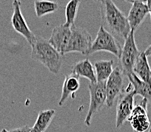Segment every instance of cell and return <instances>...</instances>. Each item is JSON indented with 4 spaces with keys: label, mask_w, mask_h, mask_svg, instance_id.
Instances as JSON below:
<instances>
[{
    "label": "cell",
    "mask_w": 151,
    "mask_h": 132,
    "mask_svg": "<svg viewBox=\"0 0 151 132\" xmlns=\"http://www.w3.org/2000/svg\"><path fill=\"white\" fill-rule=\"evenodd\" d=\"M80 88V77L76 75L71 74L66 75L65 78L63 86H62V96L59 101V105L62 106L69 96L73 95V98H75V93Z\"/></svg>",
    "instance_id": "4fadbf2b"
},
{
    "label": "cell",
    "mask_w": 151,
    "mask_h": 132,
    "mask_svg": "<svg viewBox=\"0 0 151 132\" xmlns=\"http://www.w3.org/2000/svg\"><path fill=\"white\" fill-rule=\"evenodd\" d=\"M78 77H85L90 80V83H96V73L93 65L89 59H85L75 63L71 68V73Z\"/></svg>",
    "instance_id": "5bb4252c"
},
{
    "label": "cell",
    "mask_w": 151,
    "mask_h": 132,
    "mask_svg": "<svg viewBox=\"0 0 151 132\" xmlns=\"http://www.w3.org/2000/svg\"><path fill=\"white\" fill-rule=\"evenodd\" d=\"M100 2V14L103 24L111 34L125 40L132 30L127 17L112 0H101Z\"/></svg>",
    "instance_id": "6da1fadb"
},
{
    "label": "cell",
    "mask_w": 151,
    "mask_h": 132,
    "mask_svg": "<svg viewBox=\"0 0 151 132\" xmlns=\"http://www.w3.org/2000/svg\"><path fill=\"white\" fill-rule=\"evenodd\" d=\"M135 93L132 84H128L124 90L118 97L116 105V128H119L124 124L134 109V98Z\"/></svg>",
    "instance_id": "52a82bcc"
},
{
    "label": "cell",
    "mask_w": 151,
    "mask_h": 132,
    "mask_svg": "<svg viewBox=\"0 0 151 132\" xmlns=\"http://www.w3.org/2000/svg\"><path fill=\"white\" fill-rule=\"evenodd\" d=\"M128 2H131V3H134V2H143V3H145L147 2V0H124Z\"/></svg>",
    "instance_id": "603a6c76"
},
{
    "label": "cell",
    "mask_w": 151,
    "mask_h": 132,
    "mask_svg": "<svg viewBox=\"0 0 151 132\" xmlns=\"http://www.w3.org/2000/svg\"><path fill=\"white\" fill-rule=\"evenodd\" d=\"M147 100L143 99L138 105L134 106L128 120L134 132H146L151 124L147 114Z\"/></svg>",
    "instance_id": "30bf717a"
},
{
    "label": "cell",
    "mask_w": 151,
    "mask_h": 132,
    "mask_svg": "<svg viewBox=\"0 0 151 132\" xmlns=\"http://www.w3.org/2000/svg\"><path fill=\"white\" fill-rule=\"evenodd\" d=\"M149 13L147 4L143 2H134L130 9L127 17L131 30L134 31L144 22V18Z\"/></svg>",
    "instance_id": "7c38bea8"
},
{
    "label": "cell",
    "mask_w": 151,
    "mask_h": 132,
    "mask_svg": "<svg viewBox=\"0 0 151 132\" xmlns=\"http://www.w3.org/2000/svg\"><path fill=\"white\" fill-rule=\"evenodd\" d=\"M81 0H70L65 7L66 22L65 24L68 27H72L75 25V21L76 18L78 11Z\"/></svg>",
    "instance_id": "ffe728a7"
},
{
    "label": "cell",
    "mask_w": 151,
    "mask_h": 132,
    "mask_svg": "<svg viewBox=\"0 0 151 132\" xmlns=\"http://www.w3.org/2000/svg\"><path fill=\"white\" fill-rule=\"evenodd\" d=\"M96 1H101V0H96Z\"/></svg>",
    "instance_id": "83f0119b"
},
{
    "label": "cell",
    "mask_w": 151,
    "mask_h": 132,
    "mask_svg": "<svg viewBox=\"0 0 151 132\" xmlns=\"http://www.w3.org/2000/svg\"><path fill=\"white\" fill-rule=\"evenodd\" d=\"M124 74L120 66L113 70L112 75L106 81V104L108 107H112L115 100L124 90Z\"/></svg>",
    "instance_id": "ba28073f"
},
{
    "label": "cell",
    "mask_w": 151,
    "mask_h": 132,
    "mask_svg": "<svg viewBox=\"0 0 151 132\" xmlns=\"http://www.w3.org/2000/svg\"><path fill=\"white\" fill-rule=\"evenodd\" d=\"M148 132H151V125H150V128H149V131Z\"/></svg>",
    "instance_id": "4316f807"
},
{
    "label": "cell",
    "mask_w": 151,
    "mask_h": 132,
    "mask_svg": "<svg viewBox=\"0 0 151 132\" xmlns=\"http://www.w3.org/2000/svg\"><path fill=\"white\" fill-rule=\"evenodd\" d=\"M30 132H40V131H38L37 129H36L34 127H33V128H31V129H30Z\"/></svg>",
    "instance_id": "d4e9b609"
},
{
    "label": "cell",
    "mask_w": 151,
    "mask_h": 132,
    "mask_svg": "<svg viewBox=\"0 0 151 132\" xmlns=\"http://www.w3.org/2000/svg\"><path fill=\"white\" fill-rule=\"evenodd\" d=\"M1 132H9V131L6 130V129H2V130L1 131Z\"/></svg>",
    "instance_id": "484cf974"
},
{
    "label": "cell",
    "mask_w": 151,
    "mask_h": 132,
    "mask_svg": "<svg viewBox=\"0 0 151 132\" xmlns=\"http://www.w3.org/2000/svg\"><path fill=\"white\" fill-rule=\"evenodd\" d=\"M121 45L119 44L117 39L109 31L101 25L98 30L97 35L94 41H93L91 49L87 52V55L94 53L96 52L105 51L113 54L119 59L122 53Z\"/></svg>",
    "instance_id": "3957f363"
},
{
    "label": "cell",
    "mask_w": 151,
    "mask_h": 132,
    "mask_svg": "<svg viewBox=\"0 0 151 132\" xmlns=\"http://www.w3.org/2000/svg\"><path fill=\"white\" fill-rule=\"evenodd\" d=\"M55 111L54 109L41 111L38 114L34 127L40 132H44L50 126V123L55 116Z\"/></svg>",
    "instance_id": "d6986e66"
},
{
    "label": "cell",
    "mask_w": 151,
    "mask_h": 132,
    "mask_svg": "<svg viewBox=\"0 0 151 132\" xmlns=\"http://www.w3.org/2000/svg\"><path fill=\"white\" fill-rule=\"evenodd\" d=\"M71 27L66 26L65 24L56 26L52 30L49 43L62 55H65V50L71 37Z\"/></svg>",
    "instance_id": "8fae6325"
},
{
    "label": "cell",
    "mask_w": 151,
    "mask_h": 132,
    "mask_svg": "<svg viewBox=\"0 0 151 132\" xmlns=\"http://www.w3.org/2000/svg\"><path fill=\"white\" fill-rule=\"evenodd\" d=\"M13 14L12 17V24L14 30L26 39L27 43L31 46L36 39V36L31 31L26 22L22 12V2L20 0H13Z\"/></svg>",
    "instance_id": "9c48e42d"
},
{
    "label": "cell",
    "mask_w": 151,
    "mask_h": 132,
    "mask_svg": "<svg viewBox=\"0 0 151 132\" xmlns=\"http://www.w3.org/2000/svg\"><path fill=\"white\" fill-rule=\"evenodd\" d=\"M59 4L56 2H52L48 0H36L34 2L36 14L38 18L55 12L59 9Z\"/></svg>",
    "instance_id": "ac0fdd59"
},
{
    "label": "cell",
    "mask_w": 151,
    "mask_h": 132,
    "mask_svg": "<svg viewBox=\"0 0 151 132\" xmlns=\"http://www.w3.org/2000/svg\"><path fill=\"white\" fill-rule=\"evenodd\" d=\"M140 54V51H139L135 42L134 31L131 30L129 35L124 40V47L119 59L124 75H128L133 72L134 66Z\"/></svg>",
    "instance_id": "277c9868"
},
{
    "label": "cell",
    "mask_w": 151,
    "mask_h": 132,
    "mask_svg": "<svg viewBox=\"0 0 151 132\" xmlns=\"http://www.w3.org/2000/svg\"><path fill=\"white\" fill-rule=\"evenodd\" d=\"M30 129H31V128H30L27 125H25V126L21 127V128L9 131V132H30Z\"/></svg>",
    "instance_id": "44dd1931"
},
{
    "label": "cell",
    "mask_w": 151,
    "mask_h": 132,
    "mask_svg": "<svg viewBox=\"0 0 151 132\" xmlns=\"http://www.w3.org/2000/svg\"><path fill=\"white\" fill-rule=\"evenodd\" d=\"M71 33L69 42L65 50V54L68 52H80L87 55L93 40L91 34L87 30L75 25L71 27Z\"/></svg>",
    "instance_id": "5b68a950"
},
{
    "label": "cell",
    "mask_w": 151,
    "mask_h": 132,
    "mask_svg": "<svg viewBox=\"0 0 151 132\" xmlns=\"http://www.w3.org/2000/svg\"><path fill=\"white\" fill-rule=\"evenodd\" d=\"M144 53H145L147 57H148V56H151V44L150 45L149 47L147 48V50L144 51Z\"/></svg>",
    "instance_id": "7402d4cb"
},
{
    "label": "cell",
    "mask_w": 151,
    "mask_h": 132,
    "mask_svg": "<svg viewBox=\"0 0 151 132\" xmlns=\"http://www.w3.org/2000/svg\"><path fill=\"white\" fill-rule=\"evenodd\" d=\"M147 6L148 11H149L150 14L151 18V0H147Z\"/></svg>",
    "instance_id": "cb8c5ba5"
},
{
    "label": "cell",
    "mask_w": 151,
    "mask_h": 132,
    "mask_svg": "<svg viewBox=\"0 0 151 132\" xmlns=\"http://www.w3.org/2000/svg\"><path fill=\"white\" fill-rule=\"evenodd\" d=\"M129 83L132 84L135 95H139L143 99L151 103V84L140 80L134 72L126 75Z\"/></svg>",
    "instance_id": "2e32d148"
},
{
    "label": "cell",
    "mask_w": 151,
    "mask_h": 132,
    "mask_svg": "<svg viewBox=\"0 0 151 132\" xmlns=\"http://www.w3.org/2000/svg\"><path fill=\"white\" fill-rule=\"evenodd\" d=\"M90 91V106L87 114L86 116L84 123L87 126L91 125V119L93 115L100 111L106 100V82H96L95 84L90 83L88 84Z\"/></svg>",
    "instance_id": "8992f818"
},
{
    "label": "cell",
    "mask_w": 151,
    "mask_h": 132,
    "mask_svg": "<svg viewBox=\"0 0 151 132\" xmlns=\"http://www.w3.org/2000/svg\"><path fill=\"white\" fill-rule=\"evenodd\" d=\"M114 60L98 61L93 64L97 82H106L113 72Z\"/></svg>",
    "instance_id": "e0dca14e"
},
{
    "label": "cell",
    "mask_w": 151,
    "mask_h": 132,
    "mask_svg": "<svg viewBox=\"0 0 151 132\" xmlns=\"http://www.w3.org/2000/svg\"><path fill=\"white\" fill-rule=\"evenodd\" d=\"M31 48L32 59L40 62L52 73L58 74L60 72L63 64V55L52 47L49 40L40 37H36Z\"/></svg>",
    "instance_id": "7a4b0ae2"
},
{
    "label": "cell",
    "mask_w": 151,
    "mask_h": 132,
    "mask_svg": "<svg viewBox=\"0 0 151 132\" xmlns=\"http://www.w3.org/2000/svg\"><path fill=\"white\" fill-rule=\"evenodd\" d=\"M133 72L140 80L151 84V68L144 52H140L134 66Z\"/></svg>",
    "instance_id": "9a60e30c"
}]
</instances>
